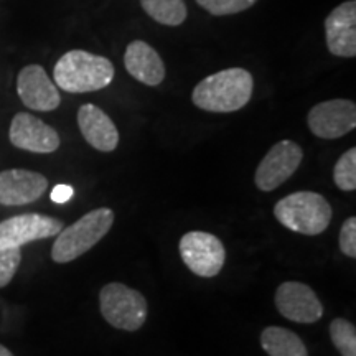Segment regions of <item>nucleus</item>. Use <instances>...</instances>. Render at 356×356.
I'll return each instance as SVG.
<instances>
[{
    "label": "nucleus",
    "instance_id": "nucleus-1",
    "mask_svg": "<svg viewBox=\"0 0 356 356\" xmlns=\"http://www.w3.org/2000/svg\"><path fill=\"white\" fill-rule=\"evenodd\" d=\"M254 78L244 68H228L202 79L191 101L197 108L208 113H236L251 101Z\"/></svg>",
    "mask_w": 356,
    "mask_h": 356
},
{
    "label": "nucleus",
    "instance_id": "nucleus-2",
    "mask_svg": "<svg viewBox=\"0 0 356 356\" xmlns=\"http://www.w3.org/2000/svg\"><path fill=\"white\" fill-rule=\"evenodd\" d=\"M114 65L106 56L84 50L66 51L53 68V79L60 89L73 95L99 91L114 79Z\"/></svg>",
    "mask_w": 356,
    "mask_h": 356
},
{
    "label": "nucleus",
    "instance_id": "nucleus-3",
    "mask_svg": "<svg viewBox=\"0 0 356 356\" xmlns=\"http://www.w3.org/2000/svg\"><path fill=\"white\" fill-rule=\"evenodd\" d=\"M113 222L114 211L109 208H97L86 213L76 222L56 234V241L51 248V259L58 264H66L86 254L109 233Z\"/></svg>",
    "mask_w": 356,
    "mask_h": 356
},
{
    "label": "nucleus",
    "instance_id": "nucleus-4",
    "mask_svg": "<svg viewBox=\"0 0 356 356\" xmlns=\"http://www.w3.org/2000/svg\"><path fill=\"white\" fill-rule=\"evenodd\" d=\"M274 216L284 228L305 236H317L328 228L333 210L320 193L296 191L277 202Z\"/></svg>",
    "mask_w": 356,
    "mask_h": 356
},
{
    "label": "nucleus",
    "instance_id": "nucleus-5",
    "mask_svg": "<svg viewBox=\"0 0 356 356\" xmlns=\"http://www.w3.org/2000/svg\"><path fill=\"white\" fill-rule=\"evenodd\" d=\"M99 309L106 322L118 330L137 332L145 323L149 304L145 297L126 284L111 282L99 293Z\"/></svg>",
    "mask_w": 356,
    "mask_h": 356
},
{
    "label": "nucleus",
    "instance_id": "nucleus-6",
    "mask_svg": "<svg viewBox=\"0 0 356 356\" xmlns=\"http://www.w3.org/2000/svg\"><path fill=\"white\" fill-rule=\"evenodd\" d=\"M181 261L200 277H215L226 262V249L215 234L190 231L178 244Z\"/></svg>",
    "mask_w": 356,
    "mask_h": 356
},
{
    "label": "nucleus",
    "instance_id": "nucleus-7",
    "mask_svg": "<svg viewBox=\"0 0 356 356\" xmlns=\"http://www.w3.org/2000/svg\"><path fill=\"white\" fill-rule=\"evenodd\" d=\"M304 152L292 140H280L270 147L256 170V186L261 191H273L287 181L300 167Z\"/></svg>",
    "mask_w": 356,
    "mask_h": 356
},
{
    "label": "nucleus",
    "instance_id": "nucleus-8",
    "mask_svg": "<svg viewBox=\"0 0 356 356\" xmlns=\"http://www.w3.org/2000/svg\"><path fill=\"white\" fill-rule=\"evenodd\" d=\"M310 132L320 139H340L356 127V106L348 99H330L314 106L307 115Z\"/></svg>",
    "mask_w": 356,
    "mask_h": 356
},
{
    "label": "nucleus",
    "instance_id": "nucleus-9",
    "mask_svg": "<svg viewBox=\"0 0 356 356\" xmlns=\"http://www.w3.org/2000/svg\"><path fill=\"white\" fill-rule=\"evenodd\" d=\"M63 228V222L56 218L25 213L0 222V246L22 248L24 244L53 238Z\"/></svg>",
    "mask_w": 356,
    "mask_h": 356
},
{
    "label": "nucleus",
    "instance_id": "nucleus-10",
    "mask_svg": "<svg viewBox=\"0 0 356 356\" xmlns=\"http://www.w3.org/2000/svg\"><path fill=\"white\" fill-rule=\"evenodd\" d=\"M275 307L284 318L297 323H315L323 317V304L307 284L289 280L275 292Z\"/></svg>",
    "mask_w": 356,
    "mask_h": 356
},
{
    "label": "nucleus",
    "instance_id": "nucleus-11",
    "mask_svg": "<svg viewBox=\"0 0 356 356\" xmlns=\"http://www.w3.org/2000/svg\"><path fill=\"white\" fill-rule=\"evenodd\" d=\"M8 139L17 149L33 154H53L60 149V136L55 129L29 113L13 115Z\"/></svg>",
    "mask_w": 356,
    "mask_h": 356
},
{
    "label": "nucleus",
    "instance_id": "nucleus-12",
    "mask_svg": "<svg viewBox=\"0 0 356 356\" xmlns=\"http://www.w3.org/2000/svg\"><path fill=\"white\" fill-rule=\"evenodd\" d=\"M17 92L26 108L40 113L55 111L61 102L56 84L40 65H29L20 70L17 78Z\"/></svg>",
    "mask_w": 356,
    "mask_h": 356
},
{
    "label": "nucleus",
    "instance_id": "nucleus-13",
    "mask_svg": "<svg viewBox=\"0 0 356 356\" xmlns=\"http://www.w3.org/2000/svg\"><path fill=\"white\" fill-rule=\"evenodd\" d=\"M328 51L340 58L356 56V2L346 0L333 8L325 20Z\"/></svg>",
    "mask_w": 356,
    "mask_h": 356
},
{
    "label": "nucleus",
    "instance_id": "nucleus-14",
    "mask_svg": "<svg viewBox=\"0 0 356 356\" xmlns=\"http://www.w3.org/2000/svg\"><path fill=\"white\" fill-rule=\"evenodd\" d=\"M47 188V177L38 172L24 168L0 172V204L3 207H20L37 202Z\"/></svg>",
    "mask_w": 356,
    "mask_h": 356
},
{
    "label": "nucleus",
    "instance_id": "nucleus-15",
    "mask_svg": "<svg viewBox=\"0 0 356 356\" xmlns=\"http://www.w3.org/2000/svg\"><path fill=\"white\" fill-rule=\"evenodd\" d=\"M78 126L84 140L99 152H113L119 144V132L113 119L95 104L79 108Z\"/></svg>",
    "mask_w": 356,
    "mask_h": 356
},
{
    "label": "nucleus",
    "instance_id": "nucleus-16",
    "mask_svg": "<svg viewBox=\"0 0 356 356\" xmlns=\"http://www.w3.org/2000/svg\"><path fill=\"white\" fill-rule=\"evenodd\" d=\"M124 66L132 78L147 86H159L165 79V65L157 51L142 40H134L124 53Z\"/></svg>",
    "mask_w": 356,
    "mask_h": 356
},
{
    "label": "nucleus",
    "instance_id": "nucleus-17",
    "mask_svg": "<svg viewBox=\"0 0 356 356\" xmlns=\"http://www.w3.org/2000/svg\"><path fill=\"white\" fill-rule=\"evenodd\" d=\"M261 346L269 356H309L300 337L282 327H267L261 333Z\"/></svg>",
    "mask_w": 356,
    "mask_h": 356
},
{
    "label": "nucleus",
    "instance_id": "nucleus-18",
    "mask_svg": "<svg viewBox=\"0 0 356 356\" xmlns=\"http://www.w3.org/2000/svg\"><path fill=\"white\" fill-rule=\"evenodd\" d=\"M140 6L150 19L165 26H180L188 15L185 0H140Z\"/></svg>",
    "mask_w": 356,
    "mask_h": 356
},
{
    "label": "nucleus",
    "instance_id": "nucleus-19",
    "mask_svg": "<svg viewBox=\"0 0 356 356\" xmlns=\"http://www.w3.org/2000/svg\"><path fill=\"white\" fill-rule=\"evenodd\" d=\"M330 338L341 356H356V328L348 320H333L330 323Z\"/></svg>",
    "mask_w": 356,
    "mask_h": 356
},
{
    "label": "nucleus",
    "instance_id": "nucleus-20",
    "mask_svg": "<svg viewBox=\"0 0 356 356\" xmlns=\"http://www.w3.org/2000/svg\"><path fill=\"white\" fill-rule=\"evenodd\" d=\"M335 185L343 191L356 190V149H350L337 160L333 168Z\"/></svg>",
    "mask_w": 356,
    "mask_h": 356
},
{
    "label": "nucleus",
    "instance_id": "nucleus-21",
    "mask_svg": "<svg viewBox=\"0 0 356 356\" xmlns=\"http://www.w3.org/2000/svg\"><path fill=\"white\" fill-rule=\"evenodd\" d=\"M257 0H197V3L203 10L215 17L236 15L248 8H251Z\"/></svg>",
    "mask_w": 356,
    "mask_h": 356
},
{
    "label": "nucleus",
    "instance_id": "nucleus-22",
    "mask_svg": "<svg viewBox=\"0 0 356 356\" xmlns=\"http://www.w3.org/2000/svg\"><path fill=\"white\" fill-rule=\"evenodd\" d=\"M22 262L20 248L0 246V289L7 287Z\"/></svg>",
    "mask_w": 356,
    "mask_h": 356
},
{
    "label": "nucleus",
    "instance_id": "nucleus-23",
    "mask_svg": "<svg viewBox=\"0 0 356 356\" xmlns=\"http://www.w3.org/2000/svg\"><path fill=\"white\" fill-rule=\"evenodd\" d=\"M340 249L345 256L355 259L356 257V218L351 216L343 222L340 229Z\"/></svg>",
    "mask_w": 356,
    "mask_h": 356
},
{
    "label": "nucleus",
    "instance_id": "nucleus-24",
    "mask_svg": "<svg viewBox=\"0 0 356 356\" xmlns=\"http://www.w3.org/2000/svg\"><path fill=\"white\" fill-rule=\"evenodd\" d=\"M73 197H74V190H73V186H70V185H56L50 193L51 202L60 203V204L70 202Z\"/></svg>",
    "mask_w": 356,
    "mask_h": 356
},
{
    "label": "nucleus",
    "instance_id": "nucleus-25",
    "mask_svg": "<svg viewBox=\"0 0 356 356\" xmlns=\"http://www.w3.org/2000/svg\"><path fill=\"white\" fill-rule=\"evenodd\" d=\"M0 356H13V355H12L10 350L6 348L3 345H0Z\"/></svg>",
    "mask_w": 356,
    "mask_h": 356
}]
</instances>
